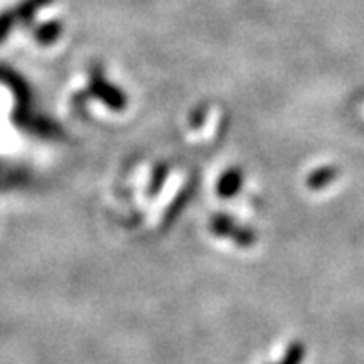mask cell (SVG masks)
I'll return each instance as SVG.
<instances>
[{
  "instance_id": "6da1fadb",
  "label": "cell",
  "mask_w": 364,
  "mask_h": 364,
  "mask_svg": "<svg viewBox=\"0 0 364 364\" xmlns=\"http://www.w3.org/2000/svg\"><path fill=\"white\" fill-rule=\"evenodd\" d=\"M301 357V348H292L291 353H289V357H287V360L283 364H298V360H300Z\"/></svg>"
}]
</instances>
